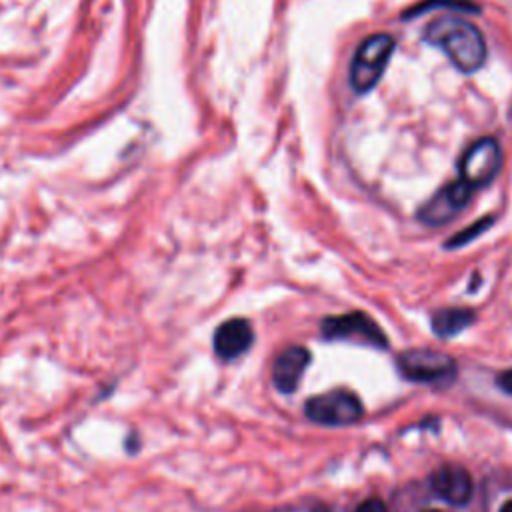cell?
Segmentation results:
<instances>
[{
	"label": "cell",
	"instance_id": "obj_9",
	"mask_svg": "<svg viewBox=\"0 0 512 512\" xmlns=\"http://www.w3.org/2000/svg\"><path fill=\"white\" fill-rule=\"evenodd\" d=\"M254 340V332L248 320L230 318L222 322L214 332V350L220 358L230 360L244 354Z\"/></svg>",
	"mask_w": 512,
	"mask_h": 512
},
{
	"label": "cell",
	"instance_id": "obj_5",
	"mask_svg": "<svg viewBox=\"0 0 512 512\" xmlns=\"http://www.w3.org/2000/svg\"><path fill=\"white\" fill-rule=\"evenodd\" d=\"M306 416L318 424L328 426L352 424L362 416V404L348 390H330L308 398Z\"/></svg>",
	"mask_w": 512,
	"mask_h": 512
},
{
	"label": "cell",
	"instance_id": "obj_17",
	"mask_svg": "<svg viewBox=\"0 0 512 512\" xmlns=\"http://www.w3.org/2000/svg\"><path fill=\"white\" fill-rule=\"evenodd\" d=\"M314 512H330V510H326V508H316Z\"/></svg>",
	"mask_w": 512,
	"mask_h": 512
},
{
	"label": "cell",
	"instance_id": "obj_8",
	"mask_svg": "<svg viewBox=\"0 0 512 512\" xmlns=\"http://www.w3.org/2000/svg\"><path fill=\"white\" fill-rule=\"evenodd\" d=\"M432 490L446 502L462 506L472 496V478L466 468L458 464H444L430 476Z\"/></svg>",
	"mask_w": 512,
	"mask_h": 512
},
{
	"label": "cell",
	"instance_id": "obj_7",
	"mask_svg": "<svg viewBox=\"0 0 512 512\" xmlns=\"http://www.w3.org/2000/svg\"><path fill=\"white\" fill-rule=\"evenodd\" d=\"M396 362L402 376L414 382H440L452 378L456 372L454 360L436 350H406Z\"/></svg>",
	"mask_w": 512,
	"mask_h": 512
},
{
	"label": "cell",
	"instance_id": "obj_6",
	"mask_svg": "<svg viewBox=\"0 0 512 512\" xmlns=\"http://www.w3.org/2000/svg\"><path fill=\"white\" fill-rule=\"evenodd\" d=\"M470 198L472 188L468 184H464L462 180L448 182L424 206H420L416 216L424 226L438 228L452 222L470 204Z\"/></svg>",
	"mask_w": 512,
	"mask_h": 512
},
{
	"label": "cell",
	"instance_id": "obj_14",
	"mask_svg": "<svg viewBox=\"0 0 512 512\" xmlns=\"http://www.w3.org/2000/svg\"><path fill=\"white\" fill-rule=\"evenodd\" d=\"M356 512H386V506L378 498H368L356 508Z\"/></svg>",
	"mask_w": 512,
	"mask_h": 512
},
{
	"label": "cell",
	"instance_id": "obj_18",
	"mask_svg": "<svg viewBox=\"0 0 512 512\" xmlns=\"http://www.w3.org/2000/svg\"><path fill=\"white\" fill-rule=\"evenodd\" d=\"M424 512H440V510H424Z\"/></svg>",
	"mask_w": 512,
	"mask_h": 512
},
{
	"label": "cell",
	"instance_id": "obj_10",
	"mask_svg": "<svg viewBox=\"0 0 512 512\" xmlns=\"http://www.w3.org/2000/svg\"><path fill=\"white\" fill-rule=\"evenodd\" d=\"M308 362H310V352L304 346L286 348L276 358L272 368V380L276 388L280 392H292L298 386Z\"/></svg>",
	"mask_w": 512,
	"mask_h": 512
},
{
	"label": "cell",
	"instance_id": "obj_15",
	"mask_svg": "<svg viewBox=\"0 0 512 512\" xmlns=\"http://www.w3.org/2000/svg\"><path fill=\"white\" fill-rule=\"evenodd\" d=\"M498 386L508 394H512V370H506L504 374L498 376Z\"/></svg>",
	"mask_w": 512,
	"mask_h": 512
},
{
	"label": "cell",
	"instance_id": "obj_11",
	"mask_svg": "<svg viewBox=\"0 0 512 512\" xmlns=\"http://www.w3.org/2000/svg\"><path fill=\"white\" fill-rule=\"evenodd\" d=\"M474 322V310L470 308H442L432 316V330L440 338L460 334Z\"/></svg>",
	"mask_w": 512,
	"mask_h": 512
},
{
	"label": "cell",
	"instance_id": "obj_13",
	"mask_svg": "<svg viewBox=\"0 0 512 512\" xmlns=\"http://www.w3.org/2000/svg\"><path fill=\"white\" fill-rule=\"evenodd\" d=\"M494 224V216H484V218H480V220H476L474 224H470V226H466L464 230H460L458 234H454L452 238H448L446 242H444V248L446 250H454V248H462V246H466V244H470L474 238H478L480 234H484V232H488V228Z\"/></svg>",
	"mask_w": 512,
	"mask_h": 512
},
{
	"label": "cell",
	"instance_id": "obj_16",
	"mask_svg": "<svg viewBox=\"0 0 512 512\" xmlns=\"http://www.w3.org/2000/svg\"><path fill=\"white\" fill-rule=\"evenodd\" d=\"M500 512H512V500H508V502L500 508Z\"/></svg>",
	"mask_w": 512,
	"mask_h": 512
},
{
	"label": "cell",
	"instance_id": "obj_4",
	"mask_svg": "<svg viewBox=\"0 0 512 512\" xmlns=\"http://www.w3.org/2000/svg\"><path fill=\"white\" fill-rule=\"evenodd\" d=\"M322 336L326 340H352L376 348H386V336L380 326L364 312L328 316L322 320Z\"/></svg>",
	"mask_w": 512,
	"mask_h": 512
},
{
	"label": "cell",
	"instance_id": "obj_3",
	"mask_svg": "<svg viewBox=\"0 0 512 512\" xmlns=\"http://www.w3.org/2000/svg\"><path fill=\"white\" fill-rule=\"evenodd\" d=\"M502 168V148L500 142L492 136L478 138L472 142L460 158L458 172L460 180L474 188L488 186Z\"/></svg>",
	"mask_w": 512,
	"mask_h": 512
},
{
	"label": "cell",
	"instance_id": "obj_12",
	"mask_svg": "<svg viewBox=\"0 0 512 512\" xmlns=\"http://www.w3.org/2000/svg\"><path fill=\"white\" fill-rule=\"evenodd\" d=\"M438 8H450V10H460V12H480L478 4L472 2V0H424L416 6H412L410 10H406L402 14V18H416L424 12H430V10H438Z\"/></svg>",
	"mask_w": 512,
	"mask_h": 512
},
{
	"label": "cell",
	"instance_id": "obj_2",
	"mask_svg": "<svg viewBox=\"0 0 512 512\" xmlns=\"http://www.w3.org/2000/svg\"><path fill=\"white\" fill-rule=\"evenodd\" d=\"M394 48H396V40L386 32L372 34L360 42L350 62V74H348L350 88L356 94H366L380 82L392 58Z\"/></svg>",
	"mask_w": 512,
	"mask_h": 512
},
{
	"label": "cell",
	"instance_id": "obj_1",
	"mask_svg": "<svg viewBox=\"0 0 512 512\" xmlns=\"http://www.w3.org/2000/svg\"><path fill=\"white\" fill-rule=\"evenodd\" d=\"M422 38L426 44L440 48L464 74H474L480 70L488 56L486 40L480 28L456 16H444L430 22Z\"/></svg>",
	"mask_w": 512,
	"mask_h": 512
}]
</instances>
